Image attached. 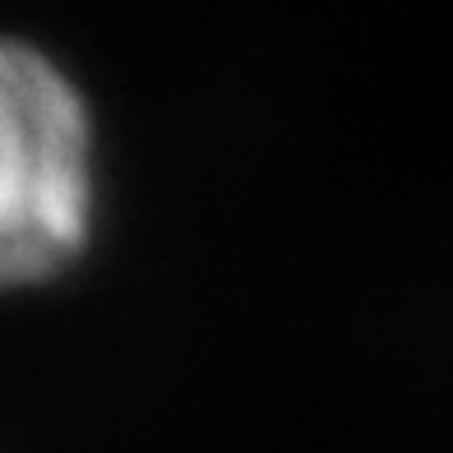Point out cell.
Here are the masks:
<instances>
[{
  "label": "cell",
  "instance_id": "obj_1",
  "mask_svg": "<svg viewBox=\"0 0 453 453\" xmlns=\"http://www.w3.org/2000/svg\"><path fill=\"white\" fill-rule=\"evenodd\" d=\"M93 116L74 74L0 33V287L56 278L93 232Z\"/></svg>",
  "mask_w": 453,
  "mask_h": 453
}]
</instances>
